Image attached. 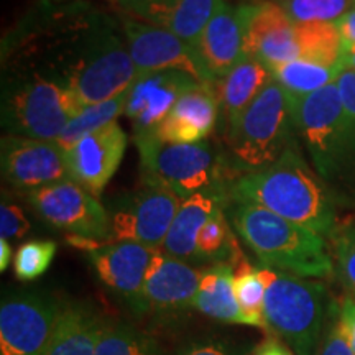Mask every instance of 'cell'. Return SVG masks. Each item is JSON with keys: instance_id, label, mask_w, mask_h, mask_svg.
Segmentation results:
<instances>
[{"instance_id": "d590c367", "label": "cell", "mask_w": 355, "mask_h": 355, "mask_svg": "<svg viewBox=\"0 0 355 355\" xmlns=\"http://www.w3.org/2000/svg\"><path fill=\"white\" fill-rule=\"evenodd\" d=\"M30 220L26 219L25 212L21 207L15 204L2 202L0 206V239L13 241V239H21L28 234Z\"/></svg>"}, {"instance_id": "9a60e30c", "label": "cell", "mask_w": 355, "mask_h": 355, "mask_svg": "<svg viewBox=\"0 0 355 355\" xmlns=\"http://www.w3.org/2000/svg\"><path fill=\"white\" fill-rule=\"evenodd\" d=\"M127 135L117 122L92 132L64 152L69 180L97 198L121 166Z\"/></svg>"}, {"instance_id": "f1b7e54d", "label": "cell", "mask_w": 355, "mask_h": 355, "mask_svg": "<svg viewBox=\"0 0 355 355\" xmlns=\"http://www.w3.org/2000/svg\"><path fill=\"white\" fill-rule=\"evenodd\" d=\"M127 92L114 97V99L101 102V104L84 105V107L71 119L68 125L64 127V130L61 132L60 139L56 140V144L61 146V150L66 152L71 146L76 145L79 140H83L84 137L91 135L92 132L99 130V128L117 121L119 115L125 112Z\"/></svg>"}, {"instance_id": "f546056e", "label": "cell", "mask_w": 355, "mask_h": 355, "mask_svg": "<svg viewBox=\"0 0 355 355\" xmlns=\"http://www.w3.org/2000/svg\"><path fill=\"white\" fill-rule=\"evenodd\" d=\"M234 288L243 326L266 329L263 316L266 286L261 278L260 266L250 265L245 259L239 260L234 266Z\"/></svg>"}, {"instance_id": "5b68a950", "label": "cell", "mask_w": 355, "mask_h": 355, "mask_svg": "<svg viewBox=\"0 0 355 355\" xmlns=\"http://www.w3.org/2000/svg\"><path fill=\"white\" fill-rule=\"evenodd\" d=\"M296 137L290 96L275 79L224 130L230 163L243 173L273 165L288 150L295 148Z\"/></svg>"}, {"instance_id": "44dd1931", "label": "cell", "mask_w": 355, "mask_h": 355, "mask_svg": "<svg viewBox=\"0 0 355 355\" xmlns=\"http://www.w3.org/2000/svg\"><path fill=\"white\" fill-rule=\"evenodd\" d=\"M104 322L91 304L63 301L44 355H96Z\"/></svg>"}, {"instance_id": "e575fe53", "label": "cell", "mask_w": 355, "mask_h": 355, "mask_svg": "<svg viewBox=\"0 0 355 355\" xmlns=\"http://www.w3.org/2000/svg\"><path fill=\"white\" fill-rule=\"evenodd\" d=\"M319 355H355L352 347L347 343L343 326L339 321V304L332 303L329 318L326 322V334H324Z\"/></svg>"}, {"instance_id": "83f0119b", "label": "cell", "mask_w": 355, "mask_h": 355, "mask_svg": "<svg viewBox=\"0 0 355 355\" xmlns=\"http://www.w3.org/2000/svg\"><path fill=\"white\" fill-rule=\"evenodd\" d=\"M241 259H243V255L239 250L232 230H230L224 206H219L202 225V229L199 230L196 241V260L209 261L212 265H235Z\"/></svg>"}, {"instance_id": "60d3db41", "label": "cell", "mask_w": 355, "mask_h": 355, "mask_svg": "<svg viewBox=\"0 0 355 355\" xmlns=\"http://www.w3.org/2000/svg\"><path fill=\"white\" fill-rule=\"evenodd\" d=\"M252 355H295V352L286 344L275 339V337H268L260 345H257Z\"/></svg>"}, {"instance_id": "1f68e13d", "label": "cell", "mask_w": 355, "mask_h": 355, "mask_svg": "<svg viewBox=\"0 0 355 355\" xmlns=\"http://www.w3.org/2000/svg\"><path fill=\"white\" fill-rule=\"evenodd\" d=\"M293 24H313L326 21L336 24L337 20L355 7V0H275Z\"/></svg>"}, {"instance_id": "3957f363", "label": "cell", "mask_w": 355, "mask_h": 355, "mask_svg": "<svg viewBox=\"0 0 355 355\" xmlns=\"http://www.w3.org/2000/svg\"><path fill=\"white\" fill-rule=\"evenodd\" d=\"M230 219L261 266L303 278L334 275V263L322 235L250 202L232 201Z\"/></svg>"}, {"instance_id": "4316f807", "label": "cell", "mask_w": 355, "mask_h": 355, "mask_svg": "<svg viewBox=\"0 0 355 355\" xmlns=\"http://www.w3.org/2000/svg\"><path fill=\"white\" fill-rule=\"evenodd\" d=\"M344 69L327 68V66L304 60H295L290 63L275 66L270 69V73L291 99H300V97L313 94V92L334 84Z\"/></svg>"}, {"instance_id": "30bf717a", "label": "cell", "mask_w": 355, "mask_h": 355, "mask_svg": "<svg viewBox=\"0 0 355 355\" xmlns=\"http://www.w3.org/2000/svg\"><path fill=\"white\" fill-rule=\"evenodd\" d=\"M32 209L48 224L73 237L104 243L109 237V214L97 199L71 180L26 193Z\"/></svg>"}, {"instance_id": "4dcf8cb0", "label": "cell", "mask_w": 355, "mask_h": 355, "mask_svg": "<svg viewBox=\"0 0 355 355\" xmlns=\"http://www.w3.org/2000/svg\"><path fill=\"white\" fill-rule=\"evenodd\" d=\"M96 355H162L157 340L125 322L105 321Z\"/></svg>"}, {"instance_id": "d6986e66", "label": "cell", "mask_w": 355, "mask_h": 355, "mask_svg": "<svg viewBox=\"0 0 355 355\" xmlns=\"http://www.w3.org/2000/svg\"><path fill=\"white\" fill-rule=\"evenodd\" d=\"M204 84L224 79L245 56L243 30L237 7L224 2L199 38L194 48Z\"/></svg>"}, {"instance_id": "7c38bea8", "label": "cell", "mask_w": 355, "mask_h": 355, "mask_svg": "<svg viewBox=\"0 0 355 355\" xmlns=\"http://www.w3.org/2000/svg\"><path fill=\"white\" fill-rule=\"evenodd\" d=\"M243 30V51L272 69L300 58L295 24L275 0L237 6Z\"/></svg>"}, {"instance_id": "8fae6325", "label": "cell", "mask_w": 355, "mask_h": 355, "mask_svg": "<svg viewBox=\"0 0 355 355\" xmlns=\"http://www.w3.org/2000/svg\"><path fill=\"white\" fill-rule=\"evenodd\" d=\"M135 66L117 35L101 26L91 51L69 83L83 105H94L123 94L137 81Z\"/></svg>"}, {"instance_id": "d4e9b609", "label": "cell", "mask_w": 355, "mask_h": 355, "mask_svg": "<svg viewBox=\"0 0 355 355\" xmlns=\"http://www.w3.org/2000/svg\"><path fill=\"white\" fill-rule=\"evenodd\" d=\"M194 309L204 316L229 324H243L234 288V266L217 263L204 270Z\"/></svg>"}, {"instance_id": "9c48e42d", "label": "cell", "mask_w": 355, "mask_h": 355, "mask_svg": "<svg viewBox=\"0 0 355 355\" xmlns=\"http://www.w3.org/2000/svg\"><path fill=\"white\" fill-rule=\"evenodd\" d=\"M63 301L42 291H17L0 304V355H44Z\"/></svg>"}, {"instance_id": "6da1fadb", "label": "cell", "mask_w": 355, "mask_h": 355, "mask_svg": "<svg viewBox=\"0 0 355 355\" xmlns=\"http://www.w3.org/2000/svg\"><path fill=\"white\" fill-rule=\"evenodd\" d=\"M229 199L255 204L319 235L334 234V198L296 146L273 165L234 180Z\"/></svg>"}, {"instance_id": "52a82bcc", "label": "cell", "mask_w": 355, "mask_h": 355, "mask_svg": "<svg viewBox=\"0 0 355 355\" xmlns=\"http://www.w3.org/2000/svg\"><path fill=\"white\" fill-rule=\"evenodd\" d=\"M83 107L68 87L43 78L25 76L3 97L2 122L10 135L56 141Z\"/></svg>"}, {"instance_id": "f35d334b", "label": "cell", "mask_w": 355, "mask_h": 355, "mask_svg": "<svg viewBox=\"0 0 355 355\" xmlns=\"http://www.w3.org/2000/svg\"><path fill=\"white\" fill-rule=\"evenodd\" d=\"M339 321L347 343L355 354V300L352 296H345L339 304Z\"/></svg>"}, {"instance_id": "b9f144b4", "label": "cell", "mask_w": 355, "mask_h": 355, "mask_svg": "<svg viewBox=\"0 0 355 355\" xmlns=\"http://www.w3.org/2000/svg\"><path fill=\"white\" fill-rule=\"evenodd\" d=\"M152 2L153 0H119V3H121L122 8H125L127 12H132L133 15L137 17L144 15L145 10L148 8V6Z\"/></svg>"}, {"instance_id": "8d00e7d4", "label": "cell", "mask_w": 355, "mask_h": 355, "mask_svg": "<svg viewBox=\"0 0 355 355\" xmlns=\"http://www.w3.org/2000/svg\"><path fill=\"white\" fill-rule=\"evenodd\" d=\"M176 355H247L245 350L239 345L222 339H196L186 343L183 347H180Z\"/></svg>"}, {"instance_id": "7bdbcfd3", "label": "cell", "mask_w": 355, "mask_h": 355, "mask_svg": "<svg viewBox=\"0 0 355 355\" xmlns=\"http://www.w3.org/2000/svg\"><path fill=\"white\" fill-rule=\"evenodd\" d=\"M12 259V250H10V243L6 239H0V270L6 272L8 263H10Z\"/></svg>"}, {"instance_id": "7a4b0ae2", "label": "cell", "mask_w": 355, "mask_h": 355, "mask_svg": "<svg viewBox=\"0 0 355 355\" xmlns=\"http://www.w3.org/2000/svg\"><path fill=\"white\" fill-rule=\"evenodd\" d=\"M296 135L332 198H355V137L337 84L291 99Z\"/></svg>"}, {"instance_id": "cb8c5ba5", "label": "cell", "mask_w": 355, "mask_h": 355, "mask_svg": "<svg viewBox=\"0 0 355 355\" xmlns=\"http://www.w3.org/2000/svg\"><path fill=\"white\" fill-rule=\"evenodd\" d=\"M229 198L212 193H199L181 201L171 227L163 243V252L175 259L196 260V241L199 230L219 206H225Z\"/></svg>"}, {"instance_id": "836d02e7", "label": "cell", "mask_w": 355, "mask_h": 355, "mask_svg": "<svg viewBox=\"0 0 355 355\" xmlns=\"http://www.w3.org/2000/svg\"><path fill=\"white\" fill-rule=\"evenodd\" d=\"M332 243L337 273L355 300V225H349L332 234Z\"/></svg>"}, {"instance_id": "7402d4cb", "label": "cell", "mask_w": 355, "mask_h": 355, "mask_svg": "<svg viewBox=\"0 0 355 355\" xmlns=\"http://www.w3.org/2000/svg\"><path fill=\"white\" fill-rule=\"evenodd\" d=\"M272 81V73L263 63L252 56H243L227 76L214 84L224 130L245 112L248 105Z\"/></svg>"}, {"instance_id": "484cf974", "label": "cell", "mask_w": 355, "mask_h": 355, "mask_svg": "<svg viewBox=\"0 0 355 355\" xmlns=\"http://www.w3.org/2000/svg\"><path fill=\"white\" fill-rule=\"evenodd\" d=\"M298 60L311 61L327 68H347L344 61V43L336 24L313 21V24H295Z\"/></svg>"}, {"instance_id": "2e32d148", "label": "cell", "mask_w": 355, "mask_h": 355, "mask_svg": "<svg viewBox=\"0 0 355 355\" xmlns=\"http://www.w3.org/2000/svg\"><path fill=\"white\" fill-rule=\"evenodd\" d=\"M202 273L188 261L157 250L141 293L140 314L178 316L194 308Z\"/></svg>"}, {"instance_id": "603a6c76", "label": "cell", "mask_w": 355, "mask_h": 355, "mask_svg": "<svg viewBox=\"0 0 355 355\" xmlns=\"http://www.w3.org/2000/svg\"><path fill=\"white\" fill-rule=\"evenodd\" d=\"M225 0H153L141 19L162 26L194 50L201 35Z\"/></svg>"}, {"instance_id": "74e56055", "label": "cell", "mask_w": 355, "mask_h": 355, "mask_svg": "<svg viewBox=\"0 0 355 355\" xmlns=\"http://www.w3.org/2000/svg\"><path fill=\"white\" fill-rule=\"evenodd\" d=\"M337 89H339L340 99H343V105L347 115V121L355 137V71L350 68H345L343 73L337 78Z\"/></svg>"}, {"instance_id": "ab89813d", "label": "cell", "mask_w": 355, "mask_h": 355, "mask_svg": "<svg viewBox=\"0 0 355 355\" xmlns=\"http://www.w3.org/2000/svg\"><path fill=\"white\" fill-rule=\"evenodd\" d=\"M337 28H339L340 37H343L344 48L350 46V44L355 43V7L352 10H349L343 19L336 21Z\"/></svg>"}, {"instance_id": "277c9868", "label": "cell", "mask_w": 355, "mask_h": 355, "mask_svg": "<svg viewBox=\"0 0 355 355\" xmlns=\"http://www.w3.org/2000/svg\"><path fill=\"white\" fill-rule=\"evenodd\" d=\"M265 291V326L296 355H314L331 306L327 290L313 278L260 266Z\"/></svg>"}, {"instance_id": "5bb4252c", "label": "cell", "mask_w": 355, "mask_h": 355, "mask_svg": "<svg viewBox=\"0 0 355 355\" xmlns=\"http://www.w3.org/2000/svg\"><path fill=\"white\" fill-rule=\"evenodd\" d=\"M0 158L3 180L26 193L69 180L64 152L56 141L17 135L3 137Z\"/></svg>"}, {"instance_id": "ba28073f", "label": "cell", "mask_w": 355, "mask_h": 355, "mask_svg": "<svg viewBox=\"0 0 355 355\" xmlns=\"http://www.w3.org/2000/svg\"><path fill=\"white\" fill-rule=\"evenodd\" d=\"M181 201L171 191L155 186L115 199L107 209L109 237L105 242H137L159 250Z\"/></svg>"}, {"instance_id": "8992f818", "label": "cell", "mask_w": 355, "mask_h": 355, "mask_svg": "<svg viewBox=\"0 0 355 355\" xmlns=\"http://www.w3.org/2000/svg\"><path fill=\"white\" fill-rule=\"evenodd\" d=\"M140 152L141 180L145 186H155L175 193L181 199L199 193H212L229 198L225 188V162L209 141L199 144H170L155 133L135 137Z\"/></svg>"}, {"instance_id": "4fadbf2b", "label": "cell", "mask_w": 355, "mask_h": 355, "mask_svg": "<svg viewBox=\"0 0 355 355\" xmlns=\"http://www.w3.org/2000/svg\"><path fill=\"white\" fill-rule=\"evenodd\" d=\"M155 254V248L137 242H96L87 248L97 278L137 314H140L146 272Z\"/></svg>"}, {"instance_id": "e0dca14e", "label": "cell", "mask_w": 355, "mask_h": 355, "mask_svg": "<svg viewBox=\"0 0 355 355\" xmlns=\"http://www.w3.org/2000/svg\"><path fill=\"white\" fill-rule=\"evenodd\" d=\"M202 84L183 71H158L137 78L128 89L125 104L135 137L157 132L180 97Z\"/></svg>"}, {"instance_id": "d6a6232c", "label": "cell", "mask_w": 355, "mask_h": 355, "mask_svg": "<svg viewBox=\"0 0 355 355\" xmlns=\"http://www.w3.org/2000/svg\"><path fill=\"white\" fill-rule=\"evenodd\" d=\"M56 255V243L53 241H30L21 243L13 260L15 277L21 282H33L50 268Z\"/></svg>"}, {"instance_id": "ac0fdd59", "label": "cell", "mask_w": 355, "mask_h": 355, "mask_svg": "<svg viewBox=\"0 0 355 355\" xmlns=\"http://www.w3.org/2000/svg\"><path fill=\"white\" fill-rule=\"evenodd\" d=\"M123 32L139 76L158 71H183L204 83L196 53L176 35L132 19L123 20Z\"/></svg>"}, {"instance_id": "ffe728a7", "label": "cell", "mask_w": 355, "mask_h": 355, "mask_svg": "<svg viewBox=\"0 0 355 355\" xmlns=\"http://www.w3.org/2000/svg\"><path fill=\"white\" fill-rule=\"evenodd\" d=\"M219 101L214 84H202L180 97L155 135L170 144H199L214 130Z\"/></svg>"}]
</instances>
